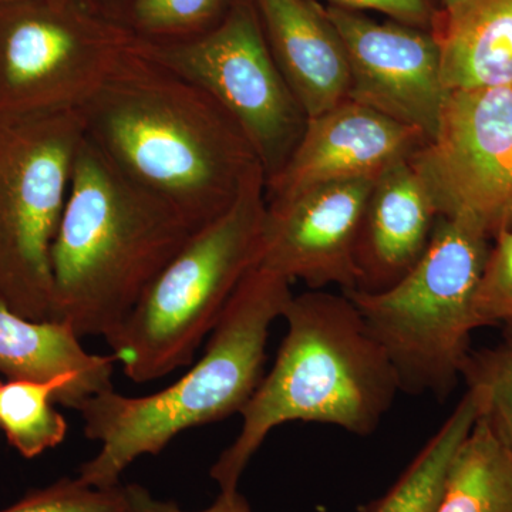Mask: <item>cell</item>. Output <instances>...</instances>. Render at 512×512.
<instances>
[{"label":"cell","mask_w":512,"mask_h":512,"mask_svg":"<svg viewBox=\"0 0 512 512\" xmlns=\"http://www.w3.org/2000/svg\"><path fill=\"white\" fill-rule=\"evenodd\" d=\"M84 137L197 231L264 173L237 121L197 84L141 52L138 39L79 109Z\"/></svg>","instance_id":"6da1fadb"},{"label":"cell","mask_w":512,"mask_h":512,"mask_svg":"<svg viewBox=\"0 0 512 512\" xmlns=\"http://www.w3.org/2000/svg\"><path fill=\"white\" fill-rule=\"evenodd\" d=\"M282 318L288 332L275 365L239 413L237 439L211 467L220 493L238 491L249 461L281 424H332L370 436L400 392L392 363L346 293L292 295Z\"/></svg>","instance_id":"7a4b0ae2"},{"label":"cell","mask_w":512,"mask_h":512,"mask_svg":"<svg viewBox=\"0 0 512 512\" xmlns=\"http://www.w3.org/2000/svg\"><path fill=\"white\" fill-rule=\"evenodd\" d=\"M195 229L83 138L53 242V320L110 336Z\"/></svg>","instance_id":"3957f363"},{"label":"cell","mask_w":512,"mask_h":512,"mask_svg":"<svg viewBox=\"0 0 512 512\" xmlns=\"http://www.w3.org/2000/svg\"><path fill=\"white\" fill-rule=\"evenodd\" d=\"M291 282L255 268L225 306L200 362L177 382L154 394L127 397L106 390L77 412L87 439L99 453L79 470L84 484L120 485L137 458L156 456L183 431L241 413L258 389L266 362L269 329L292 298Z\"/></svg>","instance_id":"277c9868"},{"label":"cell","mask_w":512,"mask_h":512,"mask_svg":"<svg viewBox=\"0 0 512 512\" xmlns=\"http://www.w3.org/2000/svg\"><path fill=\"white\" fill-rule=\"evenodd\" d=\"M265 183V174H256L228 211L192 232L107 336L128 379L153 382L190 365L242 279L258 264Z\"/></svg>","instance_id":"5b68a950"},{"label":"cell","mask_w":512,"mask_h":512,"mask_svg":"<svg viewBox=\"0 0 512 512\" xmlns=\"http://www.w3.org/2000/svg\"><path fill=\"white\" fill-rule=\"evenodd\" d=\"M490 238L468 222L437 217L419 262L386 291L346 293L392 363L400 392H453L470 356L471 335L485 328L476 296Z\"/></svg>","instance_id":"8992f818"},{"label":"cell","mask_w":512,"mask_h":512,"mask_svg":"<svg viewBox=\"0 0 512 512\" xmlns=\"http://www.w3.org/2000/svg\"><path fill=\"white\" fill-rule=\"evenodd\" d=\"M83 138L79 110L0 119V301L36 322L53 320L50 255Z\"/></svg>","instance_id":"52a82bcc"},{"label":"cell","mask_w":512,"mask_h":512,"mask_svg":"<svg viewBox=\"0 0 512 512\" xmlns=\"http://www.w3.org/2000/svg\"><path fill=\"white\" fill-rule=\"evenodd\" d=\"M137 36L89 0L0 5V119L79 110Z\"/></svg>","instance_id":"ba28073f"},{"label":"cell","mask_w":512,"mask_h":512,"mask_svg":"<svg viewBox=\"0 0 512 512\" xmlns=\"http://www.w3.org/2000/svg\"><path fill=\"white\" fill-rule=\"evenodd\" d=\"M141 52L197 84L231 114L254 147L265 180L292 156L308 116L276 64L252 0H232L207 32L144 42Z\"/></svg>","instance_id":"9c48e42d"},{"label":"cell","mask_w":512,"mask_h":512,"mask_svg":"<svg viewBox=\"0 0 512 512\" xmlns=\"http://www.w3.org/2000/svg\"><path fill=\"white\" fill-rule=\"evenodd\" d=\"M409 163L437 217L490 239L512 229V87L450 92L436 134Z\"/></svg>","instance_id":"30bf717a"},{"label":"cell","mask_w":512,"mask_h":512,"mask_svg":"<svg viewBox=\"0 0 512 512\" xmlns=\"http://www.w3.org/2000/svg\"><path fill=\"white\" fill-rule=\"evenodd\" d=\"M323 9L345 47L348 99L433 138L450 94L433 33L336 6Z\"/></svg>","instance_id":"8fae6325"},{"label":"cell","mask_w":512,"mask_h":512,"mask_svg":"<svg viewBox=\"0 0 512 512\" xmlns=\"http://www.w3.org/2000/svg\"><path fill=\"white\" fill-rule=\"evenodd\" d=\"M375 180L335 181L266 201L256 268L311 289L336 285L343 293L356 291L357 235Z\"/></svg>","instance_id":"7c38bea8"},{"label":"cell","mask_w":512,"mask_h":512,"mask_svg":"<svg viewBox=\"0 0 512 512\" xmlns=\"http://www.w3.org/2000/svg\"><path fill=\"white\" fill-rule=\"evenodd\" d=\"M426 143V136L416 128L357 101H342L308 119L292 156L266 181V201L282 200L320 184L377 178L392 165L409 160Z\"/></svg>","instance_id":"4fadbf2b"},{"label":"cell","mask_w":512,"mask_h":512,"mask_svg":"<svg viewBox=\"0 0 512 512\" xmlns=\"http://www.w3.org/2000/svg\"><path fill=\"white\" fill-rule=\"evenodd\" d=\"M437 212L409 160L376 178L357 235L356 291L382 292L400 281L429 247Z\"/></svg>","instance_id":"5bb4252c"},{"label":"cell","mask_w":512,"mask_h":512,"mask_svg":"<svg viewBox=\"0 0 512 512\" xmlns=\"http://www.w3.org/2000/svg\"><path fill=\"white\" fill-rule=\"evenodd\" d=\"M282 76L308 119L348 100L350 74L338 30L316 0H252Z\"/></svg>","instance_id":"9a60e30c"},{"label":"cell","mask_w":512,"mask_h":512,"mask_svg":"<svg viewBox=\"0 0 512 512\" xmlns=\"http://www.w3.org/2000/svg\"><path fill=\"white\" fill-rule=\"evenodd\" d=\"M72 326L23 318L0 301V373L8 380H67L76 409L94 394L113 389L116 356L87 352Z\"/></svg>","instance_id":"2e32d148"},{"label":"cell","mask_w":512,"mask_h":512,"mask_svg":"<svg viewBox=\"0 0 512 512\" xmlns=\"http://www.w3.org/2000/svg\"><path fill=\"white\" fill-rule=\"evenodd\" d=\"M431 33L448 92L512 87V0H464Z\"/></svg>","instance_id":"e0dca14e"},{"label":"cell","mask_w":512,"mask_h":512,"mask_svg":"<svg viewBox=\"0 0 512 512\" xmlns=\"http://www.w3.org/2000/svg\"><path fill=\"white\" fill-rule=\"evenodd\" d=\"M433 512H512V451L478 416Z\"/></svg>","instance_id":"ac0fdd59"},{"label":"cell","mask_w":512,"mask_h":512,"mask_svg":"<svg viewBox=\"0 0 512 512\" xmlns=\"http://www.w3.org/2000/svg\"><path fill=\"white\" fill-rule=\"evenodd\" d=\"M478 416L477 396L467 389L454 412L421 448L399 480L362 512H433L443 493L454 456Z\"/></svg>","instance_id":"d6986e66"},{"label":"cell","mask_w":512,"mask_h":512,"mask_svg":"<svg viewBox=\"0 0 512 512\" xmlns=\"http://www.w3.org/2000/svg\"><path fill=\"white\" fill-rule=\"evenodd\" d=\"M53 403L76 409V397L67 380L35 382L8 380L0 390V427L9 446L20 456L35 458L59 446L66 437V419Z\"/></svg>","instance_id":"ffe728a7"},{"label":"cell","mask_w":512,"mask_h":512,"mask_svg":"<svg viewBox=\"0 0 512 512\" xmlns=\"http://www.w3.org/2000/svg\"><path fill=\"white\" fill-rule=\"evenodd\" d=\"M232 0H130V25L144 42L190 39L214 28Z\"/></svg>","instance_id":"44dd1931"},{"label":"cell","mask_w":512,"mask_h":512,"mask_svg":"<svg viewBox=\"0 0 512 512\" xmlns=\"http://www.w3.org/2000/svg\"><path fill=\"white\" fill-rule=\"evenodd\" d=\"M461 377L477 396L481 419L512 451V333L497 348L471 352Z\"/></svg>","instance_id":"7402d4cb"},{"label":"cell","mask_w":512,"mask_h":512,"mask_svg":"<svg viewBox=\"0 0 512 512\" xmlns=\"http://www.w3.org/2000/svg\"><path fill=\"white\" fill-rule=\"evenodd\" d=\"M0 512H128L126 485L97 488L79 477L35 488Z\"/></svg>","instance_id":"603a6c76"},{"label":"cell","mask_w":512,"mask_h":512,"mask_svg":"<svg viewBox=\"0 0 512 512\" xmlns=\"http://www.w3.org/2000/svg\"><path fill=\"white\" fill-rule=\"evenodd\" d=\"M476 306L485 326L505 323L512 333V229L494 238L478 285Z\"/></svg>","instance_id":"cb8c5ba5"},{"label":"cell","mask_w":512,"mask_h":512,"mask_svg":"<svg viewBox=\"0 0 512 512\" xmlns=\"http://www.w3.org/2000/svg\"><path fill=\"white\" fill-rule=\"evenodd\" d=\"M330 6L360 12L375 10L393 22L431 32L440 15L439 0H328Z\"/></svg>","instance_id":"d4e9b609"},{"label":"cell","mask_w":512,"mask_h":512,"mask_svg":"<svg viewBox=\"0 0 512 512\" xmlns=\"http://www.w3.org/2000/svg\"><path fill=\"white\" fill-rule=\"evenodd\" d=\"M128 512H254L247 498L239 491L220 493L210 507L202 511H185L171 501L157 500L138 484L126 485Z\"/></svg>","instance_id":"484cf974"},{"label":"cell","mask_w":512,"mask_h":512,"mask_svg":"<svg viewBox=\"0 0 512 512\" xmlns=\"http://www.w3.org/2000/svg\"><path fill=\"white\" fill-rule=\"evenodd\" d=\"M441 10H448L454 8V6L460 5L464 0H439Z\"/></svg>","instance_id":"4316f807"},{"label":"cell","mask_w":512,"mask_h":512,"mask_svg":"<svg viewBox=\"0 0 512 512\" xmlns=\"http://www.w3.org/2000/svg\"><path fill=\"white\" fill-rule=\"evenodd\" d=\"M5 2H9V0H0V5H2V3H5Z\"/></svg>","instance_id":"83f0119b"},{"label":"cell","mask_w":512,"mask_h":512,"mask_svg":"<svg viewBox=\"0 0 512 512\" xmlns=\"http://www.w3.org/2000/svg\"><path fill=\"white\" fill-rule=\"evenodd\" d=\"M3 382L0 380V390H2Z\"/></svg>","instance_id":"f1b7e54d"}]
</instances>
